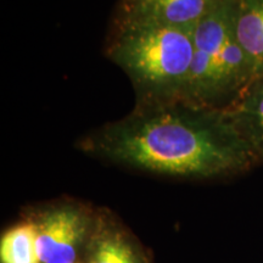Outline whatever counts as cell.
Wrapping results in <instances>:
<instances>
[{
  "instance_id": "obj_7",
  "label": "cell",
  "mask_w": 263,
  "mask_h": 263,
  "mask_svg": "<svg viewBox=\"0 0 263 263\" xmlns=\"http://www.w3.org/2000/svg\"><path fill=\"white\" fill-rule=\"evenodd\" d=\"M37 223H21L9 229L0 242L2 263H42L37 250Z\"/></svg>"
},
{
  "instance_id": "obj_3",
  "label": "cell",
  "mask_w": 263,
  "mask_h": 263,
  "mask_svg": "<svg viewBox=\"0 0 263 263\" xmlns=\"http://www.w3.org/2000/svg\"><path fill=\"white\" fill-rule=\"evenodd\" d=\"M236 0H221L197 22L194 57L183 99L222 108L224 99L251 87L255 73L235 34Z\"/></svg>"
},
{
  "instance_id": "obj_1",
  "label": "cell",
  "mask_w": 263,
  "mask_h": 263,
  "mask_svg": "<svg viewBox=\"0 0 263 263\" xmlns=\"http://www.w3.org/2000/svg\"><path fill=\"white\" fill-rule=\"evenodd\" d=\"M80 145L124 166L188 178L230 172L254 153L226 108L183 98L138 103L126 117L87 134Z\"/></svg>"
},
{
  "instance_id": "obj_2",
  "label": "cell",
  "mask_w": 263,
  "mask_h": 263,
  "mask_svg": "<svg viewBox=\"0 0 263 263\" xmlns=\"http://www.w3.org/2000/svg\"><path fill=\"white\" fill-rule=\"evenodd\" d=\"M195 27L116 21L106 55L129 77L138 103L183 98L192 70Z\"/></svg>"
},
{
  "instance_id": "obj_5",
  "label": "cell",
  "mask_w": 263,
  "mask_h": 263,
  "mask_svg": "<svg viewBox=\"0 0 263 263\" xmlns=\"http://www.w3.org/2000/svg\"><path fill=\"white\" fill-rule=\"evenodd\" d=\"M235 34L255 78L263 77V0H236Z\"/></svg>"
},
{
  "instance_id": "obj_8",
  "label": "cell",
  "mask_w": 263,
  "mask_h": 263,
  "mask_svg": "<svg viewBox=\"0 0 263 263\" xmlns=\"http://www.w3.org/2000/svg\"><path fill=\"white\" fill-rule=\"evenodd\" d=\"M89 263H140V261L136 251L120 234H106L99 239Z\"/></svg>"
},
{
  "instance_id": "obj_9",
  "label": "cell",
  "mask_w": 263,
  "mask_h": 263,
  "mask_svg": "<svg viewBox=\"0 0 263 263\" xmlns=\"http://www.w3.org/2000/svg\"><path fill=\"white\" fill-rule=\"evenodd\" d=\"M166 2V0H122L121 5H133V4H144V3H156Z\"/></svg>"
},
{
  "instance_id": "obj_4",
  "label": "cell",
  "mask_w": 263,
  "mask_h": 263,
  "mask_svg": "<svg viewBox=\"0 0 263 263\" xmlns=\"http://www.w3.org/2000/svg\"><path fill=\"white\" fill-rule=\"evenodd\" d=\"M88 216L73 205L49 210L37 223V250L42 263H74L88 229Z\"/></svg>"
},
{
  "instance_id": "obj_6",
  "label": "cell",
  "mask_w": 263,
  "mask_h": 263,
  "mask_svg": "<svg viewBox=\"0 0 263 263\" xmlns=\"http://www.w3.org/2000/svg\"><path fill=\"white\" fill-rule=\"evenodd\" d=\"M238 99V103L228 111L233 123L254 151H263V77Z\"/></svg>"
}]
</instances>
